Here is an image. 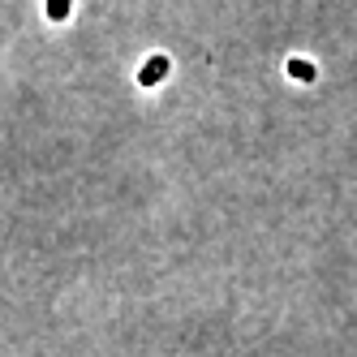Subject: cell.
<instances>
[{
	"mask_svg": "<svg viewBox=\"0 0 357 357\" xmlns=\"http://www.w3.org/2000/svg\"><path fill=\"white\" fill-rule=\"evenodd\" d=\"M168 69H172V61H168V56H151V61L138 69V82H142V86H155Z\"/></svg>",
	"mask_w": 357,
	"mask_h": 357,
	"instance_id": "6da1fadb",
	"label": "cell"
},
{
	"mask_svg": "<svg viewBox=\"0 0 357 357\" xmlns=\"http://www.w3.org/2000/svg\"><path fill=\"white\" fill-rule=\"evenodd\" d=\"M289 73H293V78H301V82H310V78H314V65L301 61V56H293V61H289Z\"/></svg>",
	"mask_w": 357,
	"mask_h": 357,
	"instance_id": "7a4b0ae2",
	"label": "cell"
},
{
	"mask_svg": "<svg viewBox=\"0 0 357 357\" xmlns=\"http://www.w3.org/2000/svg\"><path fill=\"white\" fill-rule=\"evenodd\" d=\"M65 13H69V0H47V17L52 22H65Z\"/></svg>",
	"mask_w": 357,
	"mask_h": 357,
	"instance_id": "3957f363",
	"label": "cell"
}]
</instances>
